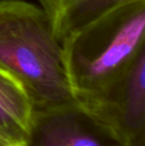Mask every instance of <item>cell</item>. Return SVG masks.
Instances as JSON below:
<instances>
[{
	"mask_svg": "<svg viewBox=\"0 0 145 146\" xmlns=\"http://www.w3.org/2000/svg\"><path fill=\"white\" fill-rule=\"evenodd\" d=\"M101 111L79 102L34 110L24 146H130Z\"/></svg>",
	"mask_w": 145,
	"mask_h": 146,
	"instance_id": "3957f363",
	"label": "cell"
},
{
	"mask_svg": "<svg viewBox=\"0 0 145 146\" xmlns=\"http://www.w3.org/2000/svg\"><path fill=\"white\" fill-rule=\"evenodd\" d=\"M55 36L62 42L68 35L132 0H38Z\"/></svg>",
	"mask_w": 145,
	"mask_h": 146,
	"instance_id": "8992f818",
	"label": "cell"
},
{
	"mask_svg": "<svg viewBox=\"0 0 145 146\" xmlns=\"http://www.w3.org/2000/svg\"><path fill=\"white\" fill-rule=\"evenodd\" d=\"M130 146H145V138L139 139V140H136L131 142Z\"/></svg>",
	"mask_w": 145,
	"mask_h": 146,
	"instance_id": "52a82bcc",
	"label": "cell"
},
{
	"mask_svg": "<svg viewBox=\"0 0 145 146\" xmlns=\"http://www.w3.org/2000/svg\"><path fill=\"white\" fill-rule=\"evenodd\" d=\"M0 146H13V145H11L8 141H6L5 139L0 136Z\"/></svg>",
	"mask_w": 145,
	"mask_h": 146,
	"instance_id": "ba28073f",
	"label": "cell"
},
{
	"mask_svg": "<svg viewBox=\"0 0 145 146\" xmlns=\"http://www.w3.org/2000/svg\"><path fill=\"white\" fill-rule=\"evenodd\" d=\"M34 106L22 86L0 70V136L13 146H24Z\"/></svg>",
	"mask_w": 145,
	"mask_h": 146,
	"instance_id": "5b68a950",
	"label": "cell"
},
{
	"mask_svg": "<svg viewBox=\"0 0 145 146\" xmlns=\"http://www.w3.org/2000/svg\"><path fill=\"white\" fill-rule=\"evenodd\" d=\"M91 108L109 118L130 142L145 138V50L107 100Z\"/></svg>",
	"mask_w": 145,
	"mask_h": 146,
	"instance_id": "277c9868",
	"label": "cell"
},
{
	"mask_svg": "<svg viewBox=\"0 0 145 146\" xmlns=\"http://www.w3.org/2000/svg\"><path fill=\"white\" fill-rule=\"evenodd\" d=\"M0 70L22 86L34 110L75 100L46 13L25 0H0Z\"/></svg>",
	"mask_w": 145,
	"mask_h": 146,
	"instance_id": "7a4b0ae2",
	"label": "cell"
},
{
	"mask_svg": "<svg viewBox=\"0 0 145 146\" xmlns=\"http://www.w3.org/2000/svg\"><path fill=\"white\" fill-rule=\"evenodd\" d=\"M65 71L77 100L97 106L145 50V0L128 1L61 42Z\"/></svg>",
	"mask_w": 145,
	"mask_h": 146,
	"instance_id": "6da1fadb",
	"label": "cell"
}]
</instances>
